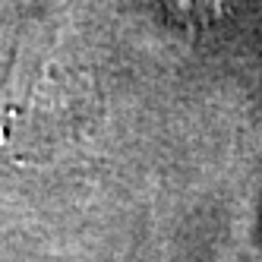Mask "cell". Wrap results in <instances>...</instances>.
<instances>
[{
    "label": "cell",
    "instance_id": "1",
    "mask_svg": "<svg viewBox=\"0 0 262 262\" xmlns=\"http://www.w3.org/2000/svg\"><path fill=\"white\" fill-rule=\"evenodd\" d=\"M101 95L89 70L54 45L19 41L0 89V148L16 161H48L95 129Z\"/></svg>",
    "mask_w": 262,
    "mask_h": 262
}]
</instances>
